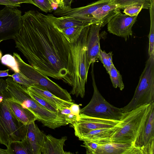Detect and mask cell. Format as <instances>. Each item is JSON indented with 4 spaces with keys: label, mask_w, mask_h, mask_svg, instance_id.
<instances>
[{
    "label": "cell",
    "mask_w": 154,
    "mask_h": 154,
    "mask_svg": "<svg viewBox=\"0 0 154 154\" xmlns=\"http://www.w3.org/2000/svg\"><path fill=\"white\" fill-rule=\"evenodd\" d=\"M13 40L16 48L36 70L72 86L69 43L46 15L35 11L25 12Z\"/></svg>",
    "instance_id": "obj_1"
},
{
    "label": "cell",
    "mask_w": 154,
    "mask_h": 154,
    "mask_svg": "<svg viewBox=\"0 0 154 154\" xmlns=\"http://www.w3.org/2000/svg\"><path fill=\"white\" fill-rule=\"evenodd\" d=\"M151 107V104L144 105L123 112L111 142L134 143L141 150L142 135Z\"/></svg>",
    "instance_id": "obj_2"
},
{
    "label": "cell",
    "mask_w": 154,
    "mask_h": 154,
    "mask_svg": "<svg viewBox=\"0 0 154 154\" xmlns=\"http://www.w3.org/2000/svg\"><path fill=\"white\" fill-rule=\"evenodd\" d=\"M90 26L84 27L76 41L69 43L72 64V88L70 94L84 97L88 69L86 54V41Z\"/></svg>",
    "instance_id": "obj_3"
},
{
    "label": "cell",
    "mask_w": 154,
    "mask_h": 154,
    "mask_svg": "<svg viewBox=\"0 0 154 154\" xmlns=\"http://www.w3.org/2000/svg\"><path fill=\"white\" fill-rule=\"evenodd\" d=\"M154 102V55L149 56L139 78L133 98L126 106L121 108L122 112L142 105Z\"/></svg>",
    "instance_id": "obj_4"
},
{
    "label": "cell",
    "mask_w": 154,
    "mask_h": 154,
    "mask_svg": "<svg viewBox=\"0 0 154 154\" xmlns=\"http://www.w3.org/2000/svg\"><path fill=\"white\" fill-rule=\"evenodd\" d=\"M94 63H91V71L94 89L93 95L89 103L85 107L80 109V113L98 118L120 120L123 113L121 108L108 103L98 89L94 74Z\"/></svg>",
    "instance_id": "obj_5"
},
{
    "label": "cell",
    "mask_w": 154,
    "mask_h": 154,
    "mask_svg": "<svg viewBox=\"0 0 154 154\" xmlns=\"http://www.w3.org/2000/svg\"><path fill=\"white\" fill-rule=\"evenodd\" d=\"M13 56L18 63L20 71L27 77L36 81L38 85L46 88L58 97L66 101L73 102L70 94L66 90L26 63L17 53L14 52Z\"/></svg>",
    "instance_id": "obj_6"
},
{
    "label": "cell",
    "mask_w": 154,
    "mask_h": 154,
    "mask_svg": "<svg viewBox=\"0 0 154 154\" xmlns=\"http://www.w3.org/2000/svg\"><path fill=\"white\" fill-rule=\"evenodd\" d=\"M22 15L15 7L5 6L0 10V42L14 39L20 29Z\"/></svg>",
    "instance_id": "obj_7"
},
{
    "label": "cell",
    "mask_w": 154,
    "mask_h": 154,
    "mask_svg": "<svg viewBox=\"0 0 154 154\" xmlns=\"http://www.w3.org/2000/svg\"><path fill=\"white\" fill-rule=\"evenodd\" d=\"M0 116L12 142L20 141L25 138L27 125L20 122L11 112L5 98L0 103Z\"/></svg>",
    "instance_id": "obj_8"
},
{
    "label": "cell",
    "mask_w": 154,
    "mask_h": 154,
    "mask_svg": "<svg viewBox=\"0 0 154 154\" xmlns=\"http://www.w3.org/2000/svg\"><path fill=\"white\" fill-rule=\"evenodd\" d=\"M119 121L91 117L80 113L78 121L71 126L74 129L75 135L79 138L93 130L113 127Z\"/></svg>",
    "instance_id": "obj_9"
},
{
    "label": "cell",
    "mask_w": 154,
    "mask_h": 154,
    "mask_svg": "<svg viewBox=\"0 0 154 154\" xmlns=\"http://www.w3.org/2000/svg\"><path fill=\"white\" fill-rule=\"evenodd\" d=\"M111 1V0H98L86 6L77 8H59L54 12L57 16L71 17L78 18L92 24L99 22L94 19L92 13L103 5Z\"/></svg>",
    "instance_id": "obj_10"
},
{
    "label": "cell",
    "mask_w": 154,
    "mask_h": 154,
    "mask_svg": "<svg viewBox=\"0 0 154 154\" xmlns=\"http://www.w3.org/2000/svg\"><path fill=\"white\" fill-rule=\"evenodd\" d=\"M137 17L130 16L120 11L108 23L107 31L110 33L124 38L126 41L132 35V28L137 20Z\"/></svg>",
    "instance_id": "obj_11"
},
{
    "label": "cell",
    "mask_w": 154,
    "mask_h": 154,
    "mask_svg": "<svg viewBox=\"0 0 154 154\" xmlns=\"http://www.w3.org/2000/svg\"><path fill=\"white\" fill-rule=\"evenodd\" d=\"M101 24L98 22L91 25L88 31L86 41V54L88 66L98 60L100 48L99 31Z\"/></svg>",
    "instance_id": "obj_12"
},
{
    "label": "cell",
    "mask_w": 154,
    "mask_h": 154,
    "mask_svg": "<svg viewBox=\"0 0 154 154\" xmlns=\"http://www.w3.org/2000/svg\"><path fill=\"white\" fill-rule=\"evenodd\" d=\"M45 135L35 122L27 125L26 136L23 140L30 154L42 153Z\"/></svg>",
    "instance_id": "obj_13"
},
{
    "label": "cell",
    "mask_w": 154,
    "mask_h": 154,
    "mask_svg": "<svg viewBox=\"0 0 154 154\" xmlns=\"http://www.w3.org/2000/svg\"><path fill=\"white\" fill-rule=\"evenodd\" d=\"M141 154L135 144L130 143L111 142L99 144L95 154Z\"/></svg>",
    "instance_id": "obj_14"
},
{
    "label": "cell",
    "mask_w": 154,
    "mask_h": 154,
    "mask_svg": "<svg viewBox=\"0 0 154 154\" xmlns=\"http://www.w3.org/2000/svg\"><path fill=\"white\" fill-rule=\"evenodd\" d=\"M27 89L40 97L59 111L63 109L69 107L73 102L66 101L52 94L46 88L39 85H33Z\"/></svg>",
    "instance_id": "obj_15"
},
{
    "label": "cell",
    "mask_w": 154,
    "mask_h": 154,
    "mask_svg": "<svg viewBox=\"0 0 154 154\" xmlns=\"http://www.w3.org/2000/svg\"><path fill=\"white\" fill-rule=\"evenodd\" d=\"M119 123L111 128H105L91 131L79 138L80 140H89L98 144L111 142V137L118 128Z\"/></svg>",
    "instance_id": "obj_16"
},
{
    "label": "cell",
    "mask_w": 154,
    "mask_h": 154,
    "mask_svg": "<svg viewBox=\"0 0 154 154\" xmlns=\"http://www.w3.org/2000/svg\"><path fill=\"white\" fill-rule=\"evenodd\" d=\"M67 140V137L65 136L57 139L51 134L46 135L42 154H72L71 152H66L64 150L63 146Z\"/></svg>",
    "instance_id": "obj_17"
},
{
    "label": "cell",
    "mask_w": 154,
    "mask_h": 154,
    "mask_svg": "<svg viewBox=\"0 0 154 154\" xmlns=\"http://www.w3.org/2000/svg\"><path fill=\"white\" fill-rule=\"evenodd\" d=\"M46 15L53 25L60 31L75 26L85 27L92 24L88 22L72 17L66 16L57 17L49 14Z\"/></svg>",
    "instance_id": "obj_18"
},
{
    "label": "cell",
    "mask_w": 154,
    "mask_h": 154,
    "mask_svg": "<svg viewBox=\"0 0 154 154\" xmlns=\"http://www.w3.org/2000/svg\"><path fill=\"white\" fill-rule=\"evenodd\" d=\"M120 10L112 1L96 10L92 13L94 18L101 24V27L107 24Z\"/></svg>",
    "instance_id": "obj_19"
},
{
    "label": "cell",
    "mask_w": 154,
    "mask_h": 154,
    "mask_svg": "<svg viewBox=\"0 0 154 154\" xmlns=\"http://www.w3.org/2000/svg\"><path fill=\"white\" fill-rule=\"evenodd\" d=\"M5 99L11 112L20 122L24 125H27L37 120L36 117L28 109L18 103Z\"/></svg>",
    "instance_id": "obj_20"
},
{
    "label": "cell",
    "mask_w": 154,
    "mask_h": 154,
    "mask_svg": "<svg viewBox=\"0 0 154 154\" xmlns=\"http://www.w3.org/2000/svg\"><path fill=\"white\" fill-rule=\"evenodd\" d=\"M7 148L8 154H30L23 140L12 142Z\"/></svg>",
    "instance_id": "obj_21"
},
{
    "label": "cell",
    "mask_w": 154,
    "mask_h": 154,
    "mask_svg": "<svg viewBox=\"0 0 154 154\" xmlns=\"http://www.w3.org/2000/svg\"><path fill=\"white\" fill-rule=\"evenodd\" d=\"M84 27H73L63 29L60 31L68 42L69 43H72L74 42L78 39Z\"/></svg>",
    "instance_id": "obj_22"
},
{
    "label": "cell",
    "mask_w": 154,
    "mask_h": 154,
    "mask_svg": "<svg viewBox=\"0 0 154 154\" xmlns=\"http://www.w3.org/2000/svg\"><path fill=\"white\" fill-rule=\"evenodd\" d=\"M108 74L114 88H118L120 90H123L124 88V85L123 82L122 75L114 64L111 65Z\"/></svg>",
    "instance_id": "obj_23"
},
{
    "label": "cell",
    "mask_w": 154,
    "mask_h": 154,
    "mask_svg": "<svg viewBox=\"0 0 154 154\" xmlns=\"http://www.w3.org/2000/svg\"><path fill=\"white\" fill-rule=\"evenodd\" d=\"M121 10L126 6L134 4H139L143 6V9H149L151 6L150 0H111Z\"/></svg>",
    "instance_id": "obj_24"
},
{
    "label": "cell",
    "mask_w": 154,
    "mask_h": 154,
    "mask_svg": "<svg viewBox=\"0 0 154 154\" xmlns=\"http://www.w3.org/2000/svg\"><path fill=\"white\" fill-rule=\"evenodd\" d=\"M150 16V29L148 35L149 47L148 50L149 56L154 55V3L151 4L149 8Z\"/></svg>",
    "instance_id": "obj_25"
},
{
    "label": "cell",
    "mask_w": 154,
    "mask_h": 154,
    "mask_svg": "<svg viewBox=\"0 0 154 154\" xmlns=\"http://www.w3.org/2000/svg\"><path fill=\"white\" fill-rule=\"evenodd\" d=\"M10 77L17 83L26 88L32 85H38L37 82L29 79L20 71L18 73L11 75Z\"/></svg>",
    "instance_id": "obj_26"
},
{
    "label": "cell",
    "mask_w": 154,
    "mask_h": 154,
    "mask_svg": "<svg viewBox=\"0 0 154 154\" xmlns=\"http://www.w3.org/2000/svg\"><path fill=\"white\" fill-rule=\"evenodd\" d=\"M113 55L112 52L107 53L101 49L100 50L98 59L103 63L108 74L111 65L113 64L112 59Z\"/></svg>",
    "instance_id": "obj_27"
},
{
    "label": "cell",
    "mask_w": 154,
    "mask_h": 154,
    "mask_svg": "<svg viewBox=\"0 0 154 154\" xmlns=\"http://www.w3.org/2000/svg\"><path fill=\"white\" fill-rule=\"evenodd\" d=\"M1 62L2 64L9 67L14 73L20 72L18 63L13 56L6 54L2 56Z\"/></svg>",
    "instance_id": "obj_28"
},
{
    "label": "cell",
    "mask_w": 154,
    "mask_h": 154,
    "mask_svg": "<svg viewBox=\"0 0 154 154\" xmlns=\"http://www.w3.org/2000/svg\"><path fill=\"white\" fill-rule=\"evenodd\" d=\"M27 90L28 94L33 99L48 110L54 112L59 111L40 97L27 89Z\"/></svg>",
    "instance_id": "obj_29"
},
{
    "label": "cell",
    "mask_w": 154,
    "mask_h": 154,
    "mask_svg": "<svg viewBox=\"0 0 154 154\" xmlns=\"http://www.w3.org/2000/svg\"><path fill=\"white\" fill-rule=\"evenodd\" d=\"M143 5L135 4L128 5L123 9L125 14L130 16H137L140 11L143 9Z\"/></svg>",
    "instance_id": "obj_30"
},
{
    "label": "cell",
    "mask_w": 154,
    "mask_h": 154,
    "mask_svg": "<svg viewBox=\"0 0 154 154\" xmlns=\"http://www.w3.org/2000/svg\"><path fill=\"white\" fill-rule=\"evenodd\" d=\"M34 5L46 13L51 12L53 10L51 4L48 0H31Z\"/></svg>",
    "instance_id": "obj_31"
},
{
    "label": "cell",
    "mask_w": 154,
    "mask_h": 154,
    "mask_svg": "<svg viewBox=\"0 0 154 154\" xmlns=\"http://www.w3.org/2000/svg\"><path fill=\"white\" fill-rule=\"evenodd\" d=\"M81 146L86 149V153L88 154H95L99 144L89 140H84Z\"/></svg>",
    "instance_id": "obj_32"
},
{
    "label": "cell",
    "mask_w": 154,
    "mask_h": 154,
    "mask_svg": "<svg viewBox=\"0 0 154 154\" xmlns=\"http://www.w3.org/2000/svg\"><path fill=\"white\" fill-rule=\"evenodd\" d=\"M65 120L69 124L72 125L77 122L79 119V116H77L71 112L63 115Z\"/></svg>",
    "instance_id": "obj_33"
},
{
    "label": "cell",
    "mask_w": 154,
    "mask_h": 154,
    "mask_svg": "<svg viewBox=\"0 0 154 154\" xmlns=\"http://www.w3.org/2000/svg\"><path fill=\"white\" fill-rule=\"evenodd\" d=\"M69 108L72 113L77 116H79L80 109L79 105L73 103L71 105Z\"/></svg>",
    "instance_id": "obj_34"
},
{
    "label": "cell",
    "mask_w": 154,
    "mask_h": 154,
    "mask_svg": "<svg viewBox=\"0 0 154 154\" xmlns=\"http://www.w3.org/2000/svg\"><path fill=\"white\" fill-rule=\"evenodd\" d=\"M13 4L17 5L18 7L20 6V4L23 3H30L34 5L31 0H8Z\"/></svg>",
    "instance_id": "obj_35"
},
{
    "label": "cell",
    "mask_w": 154,
    "mask_h": 154,
    "mask_svg": "<svg viewBox=\"0 0 154 154\" xmlns=\"http://www.w3.org/2000/svg\"><path fill=\"white\" fill-rule=\"evenodd\" d=\"M0 5H5L7 6H11L15 7H18L17 5L11 3L8 0H0Z\"/></svg>",
    "instance_id": "obj_36"
},
{
    "label": "cell",
    "mask_w": 154,
    "mask_h": 154,
    "mask_svg": "<svg viewBox=\"0 0 154 154\" xmlns=\"http://www.w3.org/2000/svg\"><path fill=\"white\" fill-rule=\"evenodd\" d=\"M72 0H62V2L63 5V8L62 9L70 7Z\"/></svg>",
    "instance_id": "obj_37"
},
{
    "label": "cell",
    "mask_w": 154,
    "mask_h": 154,
    "mask_svg": "<svg viewBox=\"0 0 154 154\" xmlns=\"http://www.w3.org/2000/svg\"><path fill=\"white\" fill-rule=\"evenodd\" d=\"M9 69L4 70H0V77L9 76L10 77L11 75L8 73Z\"/></svg>",
    "instance_id": "obj_38"
},
{
    "label": "cell",
    "mask_w": 154,
    "mask_h": 154,
    "mask_svg": "<svg viewBox=\"0 0 154 154\" xmlns=\"http://www.w3.org/2000/svg\"><path fill=\"white\" fill-rule=\"evenodd\" d=\"M60 113L62 115L67 114L71 113V110L69 107L63 109L60 111Z\"/></svg>",
    "instance_id": "obj_39"
},
{
    "label": "cell",
    "mask_w": 154,
    "mask_h": 154,
    "mask_svg": "<svg viewBox=\"0 0 154 154\" xmlns=\"http://www.w3.org/2000/svg\"><path fill=\"white\" fill-rule=\"evenodd\" d=\"M0 154H8L7 149H3L0 148Z\"/></svg>",
    "instance_id": "obj_40"
},
{
    "label": "cell",
    "mask_w": 154,
    "mask_h": 154,
    "mask_svg": "<svg viewBox=\"0 0 154 154\" xmlns=\"http://www.w3.org/2000/svg\"><path fill=\"white\" fill-rule=\"evenodd\" d=\"M2 57V53L1 52V51H0V60H1Z\"/></svg>",
    "instance_id": "obj_41"
},
{
    "label": "cell",
    "mask_w": 154,
    "mask_h": 154,
    "mask_svg": "<svg viewBox=\"0 0 154 154\" xmlns=\"http://www.w3.org/2000/svg\"><path fill=\"white\" fill-rule=\"evenodd\" d=\"M151 4L154 3V0H150Z\"/></svg>",
    "instance_id": "obj_42"
},
{
    "label": "cell",
    "mask_w": 154,
    "mask_h": 154,
    "mask_svg": "<svg viewBox=\"0 0 154 154\" xmlns=\"http://www.w3.org/2000/svg\"><path fill=\"white\" fill-rule=\"evenodd\" d=\"M60 0V1L62 3V4L63 5V3H62V2H61V0Z\"/></svg>",
    "instance_id": "obj_43"
},
{
    "label": "cell",
    "mask_w": 154,
    "mask_h": 154,
    "mask_svg": "<svg viewBox=\"0 0 154 154\" xmlns=\"http://www.w3.org/2000/svg\"><path fill=\"white\" fill-rule=\"evenodd\" d=\"M61 2H62V0H61Z\"/></svg>",
    "instance_id": "obj_44"
}]
</instances>
